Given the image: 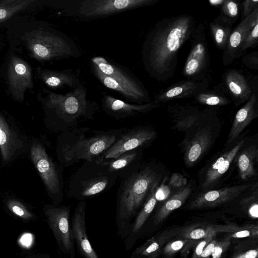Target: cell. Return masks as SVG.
Wrapping results in <instances>:
<instances>
[{"label": "cell", "instance_id": "4dcf8cb0", "mask_svg": "<svg viewBox=\"0 0 258 258\" xmlns=\"http://www.w3.org/2000/svg\"><path fill=\"white\" fill-rule=\"evenodd\" d=\"M17 145L16 136L0 113V151L4 161H8L11 158Z\"/></svg>", "mask_w": 258, "mask_h": 258}, {"label": "cell", "instance_id": "8fae6325", "mask_svg": "<svg viewBox=\"0 0 258 258\" xmlns=\"http://www.w3.org/2000/svg\"><path fill=\"white\" fill-rule=\"evenodd\" d=\"M71 205L47 206L45 215L57 245L70 258H75V242L70 219Z\"/></svg>", "mask_w": 258, "mask_h": 258}, {"label": "cell", "instance_id": "ab89813d", "mask_svg": "<svg viewBox=\"0 0 258 258\" xmlns=\"http://www.w3.org/2000/svg\"><path fill=\"white\" fill-rule=\"evenodd\" d=\"M258 43V23H256L246 36L242 47L241 52H244L249 48L257 46Z\"/></svg>", "mask_w": 258, "mask_h": 258}, {"label": "cell", "instance_id": "f1b7e54d", "mask_svg": "<svg viewBox=\"0 0 258 258\" xmlns=\"http://www.w3.org/2000/svg\"><path fill=\"white\" fill-rule=\"evenodd\" d=\"M191 192V186L188 185L183 187L169 198L155 214L153 220L154 224L157 225L160 223L172 211L180 207L190 195Z\"/></svg>", "mask_w": 258, "mask_h": 258}, {"label": "cell", "instance_id": "60d3db41", "mask_svg": "<svg viewBox=\"0 0 258 258\" xmlns=\"http://www.w3.org/2000/svg\"><path fill=\"white\" fill-rule=\"evenodd\" d=\"M231 238L227 234L225 237L217 240L211 254V258H221L229 247Z\"/></svg>", "mask_w": 258, "mask_h": 258}, {"label": "cell", "instance_id": "f6af8a7d", "mask_svg": "<svg viewBox=\"0 0 258 258\" xmlns=\"http://www.w3.org/2000/svg\"><path fill=\"white\" fill-rule=\"evenodd\" d=\"M187 183V179L178 173H174L170 177L169 184L173 187H184Z\"/></svg>", "mask_w": 258, "mask_h": 258}, {"label": "cell", "instance_id": "e0dca14e", "mask_svg": "<svg viewBox=\"0 0 258 258\" xmlns=\"http://www.w3.org/2000/svg\"><path fill=\"white\" fill-rule=\"evenodd\" d=\"M86 207V201H80L72 218L71 226L75 244L77 251L83 258H99L87 236L85 223Z\"/></svg>", "mask_w": 258, "mask_h": 258}, {"label": "cell", "instance_id": "83f0119b", "mask_svg": "<svg viewBox=\"0 0 258 258\" xmlns=\"http://www.w3.org/2000/svg\"><path fill=\"white\" fill-rule=\"evenodd\" d=\"M257 156L258 148L255 145H250L237 153L235 159L242 179L247 180L257 175L255 165Z\"/></svg>", "mask_w": 258, "mask_h": 258}, {"label": "cell", "instance_id": "1f68e13d", "mask_svg": "<svg viewBox=\"0 0 258 258\" xmlns=\"http://www.w3.org/2000/svg\"><path fill=\"white\" fill-rule=\"evenodd\" d=\"M194 98L198 103L208 106H222L231 103L230 99L220 85L213 90L207 89L203 91L195 96Z\"/></svg>", "mask_w": 258, "mask_h": 258}, {"label": "cell", "instance_id": "3957f363", "mask_svg": "<svg viewBox=\"0 0 258 258\" xmlns=\"http://www.w3.org/2000/svg\"><path fill=\"white\" fill-rule=\"evenodd\" d=\"M124 128L109 131H93L77 127L58 136L56 152L59 164L68 167L80 161L98 158L119 138Z\"/></svg>", "mask_w": 258, "mask_h": 258}, {"label": "cell", "instance_id": "30bf717a", "mask_svg": "<svg viewBox=\"0 0 258 258\" xmlns=\"http://www.w3.org/2000/svg\"><path fill=\"white\" fill-rule=\"evenodd\" d=\"M91 62L120 85L128 94L130 101L138 104L152 101L143 84L126 69L100 56L93 57Z\"/></svg>", "mask_w": 258, "mask_h": 258}, {"label": "cell", "instance_id": "4fadbf2b", "mask_svg": "<svg viewBox=\"0 0 258 258\" xmlns=\"http://www.w3.org/2000/svg\"><path fill=\"white\" fill-rule=\"evenodd\" d=\"M7 80L13 99L20 102L24 100L26 91L34 88L31 66L17 55L10 57L7 71Z\"/></svg>", "mask_w": 258, "mask_h": 258}, {"label": "cell", "instance_id": "44dd1931", "mask_svg": "<svg viewBox=\"0 0 258 258\" xmlns=\"http://www.w3.org/2000/svg\"><path fill=\"white\" fill-rule=\"evenodd\" d=\"M168 110L174 122L173 128L182 132L192 129L211 113L208 109L200 110L196 106L183 104L169 106Z\"/></svg>", "mask_w": 258, "mask_h": 258}, {"label": "cell", "instance_id": "7a4b0ae2", "mask_svg": "<svg viewBox=\"0 0 258 258\" xmlns=\"http://www.w3.org/2000/svg\"><path fill=\"white\" fill-rule=\"evenodd\" d=\"M161 175L151 166L140 165L121 179L117 192L115 221L118 235L125 239L131 225L151 190L159 185Z\"/></svg>", "mask_w": 258, "mask_h": 258}, {"label": "cell", "instance_id": "4316f807", "mask_svg": "<svg viewBox=\"0 0 258 258\" xmlns=\"http://www.w3.org/2000/svg\"><path fill=\"white\" fill-rule=\"evenodd\" d=\"M177 232L172 229L151 237L133 251L131 258H158L163 246Z\"/></svg>", "mask_w": 258, "mask_h": 258}, {"label": "cell", "instance_id": "f546056e", "mask_svg": "<svg viewBox=\"0 0 258 258\" xmlns=\"http://www.w3.org/2000/svg\"><path fill=\"white\" fill-rule=\"evenodd\" d=\"M237 226L234 225H196L187 227L182 230L180 235L192 240H200L208 235L219 232L230 233L234 232Z\"/></svg>", "mask_w": 258, "mask_h": 258}, {"label": "cell", "instance_id": "2e32d148", "mask_svg": "<svg viewBox=\"0 0 258 258\" xmlns=\"http://www.w3.org/2000/svg\"><path fill=\"white\" fill-rule=\"evenodd\" d=\"M160 105L154 100L142 104H131L107 94L104 95L102 99L103 111L110 117L117 120L146 113Z\"/></svg>", "mask_w": 258, "mask_h": 258}, {"label": "cell", "instance_id": "8992f818", "mask_svg": "<svg viewBox=\"0 0 258 258\" xmlns=\"http://www.w3.org/2000/svg\"><path fill=\"white\" fill-rule=\"evenodd\" d=\"M23 40L31 55L47 61L79 57V48L69 36L57 30H34L26 33Z\"/></svg>", "mask_w": 258, "mask_h": 258}, {"label": "cell", "instance_id": "7dc6e473", "mask_svg": "<svg viewBox=\"0 0 258 258\" xmlns=\"http://www.w3.org/2000/svg\"><path fill=\"white\" fill-rule=\"evenodd\" d=\"M217 241L215 237H214L206 245L199 258H210L213 253Z\"/></svg>", "mask_w": 258, "mask_h": 258}, {"label": "cell", "instance_id": "d590c367", "mask_svg": "<svg viewBox=\"0 0 258 258\" xmlns=\"http://www.w3.org/2000/svg\"><path fill=\"white\" fill-rule=\"evenodd\" d=\"M195 240L184 237L169 241L164 246L162 252L165 258H172L180 250L182 249V253H186V251L191 246Z\"/></svg>", "mask_w": 258, "mask_h": 258}, {"label": "cell", "instance_id": "9c48e42d", "mask_svg": "<svg viewBox=\"0 0 258 258\" xmlns=\"http://www.w3.org/2000/svg\"><path fill=\"white\" fill-rule=\"evenodd\" d=\"M190 38L191 48L182 74L187 80L202 81L208 79L206 77L210 67V56L206 29L202 23L196 26Z\"/></svg>", "mask_w": 258, "mask_h": 258}, {"label": "cell", "instance_id": "7c38bea8", "mask_svg": "<svg viewBox=\"0 0 258 258\" xmlns=\"http://www.w3.org/2000/svg\"><path fill=\"white\" fill-rule=\"evenodd\" d=\"M156 136L155 131L147 126L124 128L117 141L97 159L102 161L114 159L126 151L143 148Z\"/></svg>", "mask_w": 258, "mask_h": 258}, {"label": "cell", "instance_id": "c3c4849f", "mask_svg": "<svg viewBox=\"0 0 258 258\" xmlns=\"http://www.w3.org/2000/svg\"><path fill=\"white\" fill-rule=\"evenodd\" d=\"M257 257L258 249L256 248L236 253L230 258H257Z\"/></svg>", "mask_w": 258, "mask_h": 258}, {"label": "cell", "instance_id": "f907efd6", "mask_svg": "<svg viewBox=\"0 0 258 258\" xmlns=\"http://www.w3.org/2000/svg\"><path fill=\"white\" fill-rule=\"evenodd\" d=\"M184 258H186V257H184Z\"/></svg>", "mask_w": 258, "mask_h": 258}, {"label": "cell", "instance_id": "bcb514c9", "mask_svg": "<svg viewBox=\"0 0 258 258\" xmlns=\"http://www.w3.org/2000/svg\"><path fill=\"white\" fill-rule=\"evenodd\" d=\"M170 192L169 187L163 183L159 185L155 192V197L157 201H163L166 200Z\"/></svg>", "mask_w": 258, "mask_h": 258}, {"label": "cell", "instance_id": "b9f144b4", "mask_svg": "<svg viewBox=\"0 0 258 258\" xmlns=\"http://www.w3.org/2000/svg\"><path fill=\"white\" fill-rule=\"evenodd\" d=\"M243 63L248 68L252 70L258 69V53L253 51L243 55L242 58Z\"/></svg>", "mask_w": 258, "mask_h": 258}, {"label": "cell", "instance_id": "d6986e66", "mask_svg": "<svg viewBox=\"0 0 258 258\" xmlns=\"http://www.w3.org/2000/svg\"><path fill=\"white\" fill-rule=\"evenodd\" d=\"M209 86L208 79L202 81L185 79L161 90L155 96L154 100L161 104L174 99L194 97L208 89Z\"/></svg>", "mask_w": 258, "mask_h": 258}, {"label": "cell", "instance_id": "d6a6232c", "mask_svg": "<svg viewBox=\"0 0 258 258\" xmlns=\"http://www.w3.org/2000/svg\"><path fill=\"white\" fill-rule=\"evenodd\" d=\"M35 1V0L0 1V22L7 20L18 12L27 8Z\"/></svg>", "mask_w": 258, "mask_h": 258}, {"label": "cell", "instance_id": "681fc988", "mask_svg": "<svg viewBox=\"0 0 258 258\" xmlns=\"http://www.w3.org/2000/svg\"><path fill=\"white\" fill-rule=\"evenodd\" d=\"M224 1L225 0H210L209 1V3L212 6L221 7L224 2Z\"/></svg>", "mask_w": 258, "mask_h": 258}, {"label": "cell", "instance_id": "74e56055", "mask_svg": "<svg viewBox=\"0 0 258 258\" xmlns=\"http://www.w3.org/2000/svg\"><path fill=\"white\" fill-rule=\"evenodd\" d=\"M228 235L232 238H240L257 236L258 226L257 225L249 224L242 227H237L235 230Z\"/></svg>", "mask_w": 258, "mask_h": 258}, {"label": "cell", "instance_id": "484cf974", "mask_svg": "<svg viewBox=\"0 0 258 258\" xmlns=\"http://www.w3.org/2000/svg\"><path fill=\"white\" fill-rule=\"evenodd\" d=\"M143 148L126 151L118 157L103 161L109 170L116 174L120 179L135 170L140 165Z\"/></svg>", "mask_w": 258, "mask_h": 258}, {"label": "cell", "instance_id": "f35d334b", "mask_svg": "<svg viewBox=\"0 0 258 258\" xmlns=\"http://www.w3.org/2000/svg\"><path fill=\"white\" fill-rule=\"evenodd\" d=\"M7 205L8 209L17 216L27 220L33 218L32 213L20 202L11 200L8 201Z\"/></svg>", "mask_w": 258, "mask_h": 258}, {"label": "cell", "instance_id": "7402d4cb", "mask_svg": "<svg viewBox=\"0 0 258 258\" xmlns=\"http://www.w3.org/2000/svg\"><path fill=\"white\" fill-rule=\"evenodd\" d=\"M244 143V140H240L210 164L206 170L202 184L204 190H207L213 186L227 171Z\"/></svg>", "mask_w": 258, "mask_h": 258}, {"label": "cell", "instance_id": "5bb4252c", "mask_svg": "<svg viewBox=\"0 0 258 258\" xmlns=\"http://www.w3.org/2000/svg\"><path fill=\"white\" fill-rule=\"evenodd\" d=\"M258 23V7L243 20L232 31L226 46L223 50L222 62L225 66L231 64L243 54L241 47L245 39L256 23Z\"/></svg>", "mask_w": 258, "mask_h": 258}, {"label": "cell", "instance_id": "277c9868", "mask_svg": "<svg viewBox=\"0 0 258 258\" xmlns=\"http://www.w3.org/2000/svg\"><path fill=\"white\" fill-rule=\"evenodd\" d=\"M45 105L50 110L56 130L61 133L79 127L86 120L94 119L99 110L97 103L88 100L83 85L65 94L46 90Z\"/></svg>", "mask_w": 258, "mask_h": 258}, {"label": "cell", "instance_id": "e575fe53", "mask_svg": "<svg viewBox=\"0 0 258 258\" xmlns=\"http://www.w3.org/2000/svg\"><path fill=\"white\" fill-rule=\"evenodd\" d=\"M209 28L216 46L224 50L231 32V27L214 21L210 23Z\"/></svg>", "mask_w": 258, "mask_h": 258}, {"label": "cell", "instance_id": "ffe728a7", "mask_svg": "<svg viewBox=\"0 0 258 258\" xmlns=\"http://www.w3.org/2000/svg\"><path fill=\"white\" fill-rule=\"evenodd\" d=\"M222 78V87L236 106L249 99L253 91L242 73L235 69L228 70Z\"/></svg>", "mask_w": 258, "mask_h": 258}, {"label": "cell", "instance_id": "9a60e30c", "mask_svg": "<svg viewBox=\"0 0 258 258\" xmlns=\"http://www.w3.org/2000/svg\"><path fill=\"white\" fill-rule=\"evenodd\" d=\"M213 134L210 126L199 127L183 142L184 160L188 167L194 165L212 143Z\"/></svg>", "mask_w": 258, "mask_h": 258}, {"label": "cell", "instance_id": "8d00e7d4", "mask_svg": "<svg viewBox=\"0 0 258 258\" xmlns=\"http://www.w3.org/2000/svg\"><path fill=\"white\" fill-rule=\"evenodd\" d=\"M242 209L249 217L256 219L258 217V203L257 189L249 196L245 197L240 203Z\"/></svg>", "mask_w": 258, "mask_h": 258}, {"label": "cell", "instance_id": "836d02e7", "mask_svg": "<svg viewBox=\"0 0 258 258\" xmlns=\"http://www.w3.org/2000/svg\"><path fill=\"white\" fill-rule=\"evenodd\" d=\"M239 3L237 2L225 0L220 7V13L214 21L231 27L238 18Z\"/></svg>", "mask_w": 258, "mask_h": 258}, {"label": "cell", "instance_id": "d4e9b609", "mask_svg": "<svg viewBox=\"0 0 258 258\" xmlns=\"http://www.w3.org/2000/svg\"><path fill=\"white\" fill-rule=\"evenodd\" d=\"M158 186L154 187L151 190L134 221L131 223L130 234L124 239L125 248L127 251L134 246L137 240L138 234L155 207L157 203L155 192Z\"/></svg>", "mask_w": 258, "mask_h": 258}, {"label": "cell", "instance_id": "cb8c5ba5", "mask_svg": "<svg viewBox=\"0 0 258 258\" xmlns=\"http://www.w3.org/2000/svg\"><path fill=\"white\" fill-rule=\"evenodd\" d=\"M36 71L41 81L51 88L68 87L74 89L83 86L78 76L70 69L58 71L38 67Z\"/></svg>", "mask_w": 258, "mask_h": 258}, {"label": "cell", "instance_id": "7bdbcfd3", "mask_svg": "<svg viewBox=\"0 0 258 258\" xmlns=\"http://www.w3.org/2000/svg\"><path fill=\"white\" fill-rule=\"evenodd\" d=\"M216 235V234L212 233L208 235L206 237L201 239V241H200L196 245L191 258H199L206 245L214 237H215Z\"/></svg>", "mask_w": 258, "mask_h": 258}, {"label": "cell", "instance_id": "ba28073f", "mask_svg": "<svg viewBox=\"0 0 258 258\" xmlns=\"http://www.w3.org/2000/svg\"><path fill=\"white\" fill-rule=\"evenodd\" d=\"M31 157L55 205L58 206L63 198V168L56 164L44 146L38 143L32 146Z\"/></svg>", "mask_w": 258, "mask_h": 258}, {"label": "cell", "instance_id": "ac0fdd59", "mask_svg": "<svg viewBox=\"0 0 258 258\" xmlns=\"http://www.w3.org/2000/svg\"><path fill=\"white\" fill-rule=\"evenodd\" d=\"M251 186L244 184L209 190L199 195L190 204L191 209L214 207L231 201Z\"/></svg>", "mask_w": 258, "mask_h": 258}, {"label": "cell", "instance_id": "603a6c76", "mask_svg": "<svg viewBox=\"0 0 258 258\" xmlns=\"http://www.w3.org/2000/svg\"><path fill=\"white\" fill-rule=\"evenodd\" d=\"M258 116L257 94L252 92L246 103L236 112L228 134L227 143L235 140Z\"/></svg>", "mask_w": 258, "mask_h": 258}, {"label": "cell", "instance_id": "6da1fadb", "mask_svg": "<svg viewBox=\"0 0 258 258\" xmlns=\"http://www.w3.org/2000/svg\"><path fill=\"white\" fill-rule=\"evenodd\" d=\"M195 27V18L186 14L164 18L155 24L142 51L144 66L152 78L166 82L173 76L179 50L190 38Z\"/></svg>", "mask_w": 258, "mask_h": 258}, {"label": "cell", "instance_id": "52a82bcc", "mask_svg": "<svg viewBox=\"0 0 258 258\" xmlns=\"http://www.w3.org/2000/svg\"><path fill=\"white\" fill-rule=\"evenodd\" d=\"M158 0H78L64 1V14L81 19H95L151 6Z\"/></svg>", "mask_w": 258, "mask_h": 258}, {"label": "cell", "instance_id": "ee69618b", "mask_svg": "<svg viewBox=\"0 0 258 258\" xmlns=\"http://www.w3.org/2000/svg\"><path fill=\"white\" fill-rule=\"evenodd\" d=\"M241 20L249 15L255 8L258 7L257 0H246L242 2Z\"/></svg>", "mask_w": 258, "mask_h": 258}, {"label": "cell", "instance_id": "5b68a950", "mask_svg": "<svg viewBox=\"0 0 258 258\" xmlns=\"http://www.w3.org/2000/svg\"><path fill=\"white\" fill-rule=\"evenodd\" d=\"M118 178L103 161H84L70 176L66 194L69 198L85 201L108 191Z\"/></svg>", "mask_w": 258, "mask_h": 258}]
</instances>
